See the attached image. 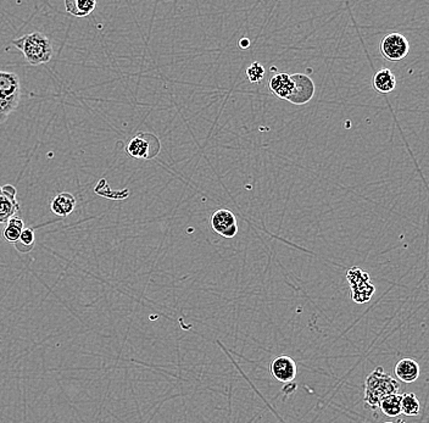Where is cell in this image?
<instances>
[{
    "label": "cell",
    "instance_id": "obj_15",
    "mask_svg": "<svg viewBox=\"0 0 429 423\" xmlns=\"http://www.w3.org/2000/svg\"><path fill=\"white\" fill-rule=\"evenodd\" d=\"M127 153L129 156L134 159H149L152 158L150 154V143L143 135H136L133 140H131L127 145Z\"/></svg>",
    "mask_w": 429,
    "mask_h": 423
},
{
    "label": "cell",
    "instance_id": "obj_3",
    "mask_svg": "<svg viewBox=\"0 0 429 423\" xmlns=\"http://www.w3.org/2000/svg\"><path fill=\"white\" fill-rule=\"evenodd\" d=\"M346 279L350 284L351 299L356 304H365L370 301L375 292V285L371 282L370 274L359 267H353L348 271Z\"/></svg>",
    "mask_w": 429,
    "mask_h": 423
},
{
    "label": "cell",
    "instance_id": "obj_13",
    "mask_svg": "<svg viewBox=\"0 0 429 423\" xmlns=\"http://www.w3.org/2000/svg\"><path fill=\"white\" fill-rule=\"evenodd\" d=\"M396 87V77L389 69H382L373 77V88L380 94H388Z\"/></svg>",
    "mask_w": 429,
    "mask_h": 423
},
{
    "label": "cell",
    "instance_id": "obj_14",
    "mask_svg": "<svg viewBox=\"0 0 429 423\" xmlns=\"http://www.w3.org/2000/svg\"><path fill=\"white\" fill-rule=\"evenodd\" d=\"M97 6L95 0H65V9L76 17H86L93 13Z\"/></svg>",
    "mask_w": 429,
    "mask_h": 423
},
{
    "label": "cell",
    "instance_id": "obj_17",
    "mask_svg": "<svg viewBox=\"0 0 429 423\" xmlns=\"http://www.w3.org/2000/svg\"><path fill=\"white\" fill-rule=\"evenodd\" d=\"M24 229H25L24 221H22L20 217L14 216L13 219H9V221L6 222L3 235H4V238H6L8 242H10V243H17Z\"/></svg>",
    "mask_w": 429,
    "mask_h": 423
},
{
    "label": "cell",
    "instance_id": "obj_23",
    "mask_svg": "<svg viewBox=\"0 0 429 423\" xmlns=\"http://www.w3.org/2000/svg\"><path fill=\"white\" fill-rule=\"evenodd\" d=\"M385 423H393V422H385Z\"/></svg>",
    "mask_w": 429,
    "mask_h": 423
},
{
    "label": "cell",
    "instance_id": "obj_4",
    "mask_svg": "<svg viewBox=\"0 0 429 423\" xmlns=\"http://www.w3.org/2000/svg\"><path fill=\"white\" fill-rule=\"evenodd\" d=\"M380 50L388 61H400L409 54V40L400 33H389L380 42Z\"/></svg>",
    "mask_w": 429,
    "mask_h": 423
},
{
    "label": "cell",
    "instance_id": "obj_6",
    "mask_svg": "<svg viewBox=\"0 0 429 423\" xmlns=\"http://www.w3.org/2000/svg\"><path fill=\"white\" fill-rule=\"evenodd\" d=\"M211 227L216 233L225 238H233L238 233L237 219L229 210H218L212 215Z\"/></svg>",
    "mask_w": 429,
    "mask_h": 423
},
{
    "label": "cell",
    "instance_id": "obj_9",
    "mask_svg": "<svg viewBox=\"0 0 429 423\" xmlns=\"http://www.w3.org/2000/svg\"><path fill=\"white\" fill-rule=\"evenodd\" d=\"M0 97L20 103L21 83L19 76L14 72L0 71Z\"/></svg>",
    "mask_w": 429,
    "mask_h": 423
},
{
    "label": "cell",
    "instance_id": "obj_8",
    "mask_svg": "<svg viewBox=\"0 0 429 423\" xmlns=\"http://www.w3.org/2000/svg\"><path fill=\"white\" fill-rule=\"evenodd\" d=\"M20 210L16 188L11 185L0 187V224H6Z\"/></svg>",
    "mask_w": 429,
    "mask_h": 423
},
{
    "label": "cell",
    "instance_id": "obj_5",
    "mask_svg": "<svg viewBox=\"0 0 429 423\" xmlns=\"http://www.w3.org/2000/svg\"><path fill=\"white\" fill-rule=\"evenodd\" d=\"M291 78L293 81V90L288 101L294 105L307 104L315 94L314 81L304 74H294Z\"/></svg>",
    "mask_w": 429,
    "mask_h": 423
},
{
    "label": "cell",
    "instance_id": "obj_10",
    "mask_svg": "<svg viewBox=\"0 0 429 423\" xmlns=\"http://www.w3.org/2000/svg\"><path fill=\"white\" fill-rule=\"evenodd\" d=\"M395 376L396 379L404 382V383H414L417 381L421 374L419 365L414 358H401L399 363L395 366Z\"/></svg>",
    "mask_w": 429,
    "mask_h": 423
},
{
    "label": "cell",
    "instance_id": "obj_1",
    "mask_svg": "<svg viewBox=\"0 0 429 423\" xmlns=\"http://www.w3.org/2000/svg\"><path fill=\"white\" fill-rule=\"evenodd\" d=\"M399 382L390 374H385V369L380 366L366 379L364 397L366 408L375 410L382 399L391 394H399Z\"/></svg>",
    "mask_w": 429,
    "mask_h": 423
},
{
    "label": "cell",
    "instance_id": "obj_16",
    "mask_svg": "<svg viewBox=\"0 0 429 423\" xmlns=\"http://www.w3.org/2000/svg\"><path fill=\"white\" fill-rule=\"evenodd\" d=\"M378 408L388 417H398L401 415V394H391L382 399Z\"/></svg>",
    "mask_w": 429,
    "mask_h": 423
},
{
    "label": "cell",
    "instance_id": "obj_12",
    "mask_svg": "<svg viewBox=\"0 0 429 423\" xmlns=\"http://www.w3.org/2000/svg\"><path fill=\"white\" fill-rule=\"evenodd\" d=\"M270 90L281 99L288 100L293 90V81L288 74H277L270 80Z\"/></svg>",
    "mask_w": 429,
    "mask_h": 423
},
{
    "label": "cell",
    "instance_id": "obj_21",
    "mask_svg": "<svg viewBox=\"0 0 429 423\" xmlns=\"http://www.w3.org/2000/svg\"><path fill=\"white\" fill-rule=\"evenodd\" d=\"M35 231L32 229H24L22 233H21L19 242L24 247H27V250L32 249L33 245H35Z\"/></svg>",
    "mask_w": 429,
    "mask_h": 423
},
{
    "label": "cell",
    "instance_id": "obj_19",
    "mask_svg": "<svg viewBox=\"0 0 429 423\" xmlns=\"http://www.w3.org/2000/svg\"><path fill=\"white\" fill-rule=\"evenodd\" d=\"M247 76L249 81L252 83H259L264 80V76H265V69L260 63H252V65L249 66L247 69Z\"/></svg>",
    "mask_w": 429,
    "mask_h": 423
},
{
    "label": "cell",
    "instance_id": "obj_7",
    "mask_svg": "<svg viewBox=\"0 0 429 423\" xmlns=\"http://www.w3.org/2000/svg\"><path fill=\"white\" fill-rule=\"evenodd\" d=\"M270 372L273 379L282 383H291L296 377L298 367L296 361L286 355H282L272 360Z\"/></svg>",
    "mask_w": 429,
    "mask_h": 423
},
{
    "label": "cell",
    "instance_id": "obj_22",
    "mask_svg": "<svg viewBox=\"0 0 429 423\" xmlns=\"http://www.w3.org/2000/svg\"><path fill=\"white\" fill-rule=\"evenodd\" d=\"M239 47L242 49H248L250 47V40H248V38H242V40H239Z\"/></svg>",
    "mask_w": 429,
    "mask_h": 423
},
{
    "label": "cell",
    "instance_id": "obj_20",
    "mask_svg": "<svg viewBox=\"0 0 429 423\" xmlns=\"http://www.w3.org/2000/svg\"><path fill=\"white\" fill-rule=\"evenodd\" d=\"M17 106H19V103L4 99V98L0 97V124L6 122L8 117H9V115L13 111H15L17 109Z\"/></svg>",
    "mask_w": 429,
    "mask_h": 423
},
{
    "label": "cell",
    "instance_id": "obj_2",
    "mask_svg": "<svg viewBox=\"0 0 429 423\" xmlns=\"http://www.w3.org/2000/svg\"><path fill=\"white\" fill-rule=\"evenodd\" d=\"M13 44L22 51L26 61L32 66L47 64L53 58V45L49 38L40 32L22 35L14 40Z\"/></svg>",
    "mask_w": 429,
    "mask_h": 423
},
{
    "label": "cell",
    "instance_id": "obj_11",
    "mask_svg": "<svg viewBox=\"0 0 429 423\" xmlns=\"http://www.w3.org/2000/svg\"><path fill=\"white\" fill-rule=\"evenodd\" d=\"M76 208V198L74 194L69 192H63L58 195H55L54 199L51 200L50 209L53 214L60 217H66L72 214Z\"/></svg>",
    "mask_w": 429,
    "mask_h": 423
},
{
    "label": "cell",
    "instance_id": "obj_18",
    "mask_svg": "<svg viewBox=\"0 0 429 423\" xmlns=\"http://www.w3.org/2000/svg\"><path fill=\"white\" fill-rule=\"evenodd\" d=\"M421 413V404L414 393H405L401 395V413L410 417L419 416Z\"/></svg>",
    "mask_w": 429,
    "mask_h": 423
}]
</instances>
